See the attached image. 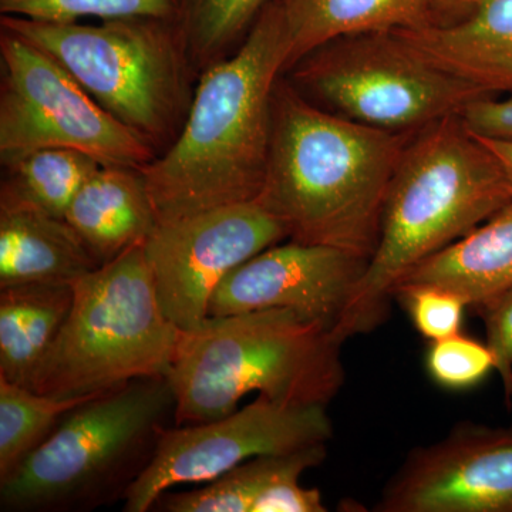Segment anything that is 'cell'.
Segmentation results:
<instances>
[{
    "mask_svg": "<svg viewBox=\"0 0 512 512\" xmlns=\"http://www.w3.org/2000/svg\"><path fill=\"white\" fill-rule=\"evenodd\" d=\"M335 330L291 309L210 316L180 332L168 379L175 426L237 412L249 393L288 406H328L345 383Z\"/></svg>",
    "mask_w": 512,
    "mask_h": 512,
    "instance_id": "obj_4",
    "label": "cell"
},
{
    "mask_svg": "<svg viewBox=\"0 0 512 512\" xmlns=\"http://www.w3.org/2000/svg\"><path fill=\"white\" fill-rule=\"evenodd\" d=\"M3 167L0 205L32 208L64 220L73 198L101 164L82 151L42 148Z\"/></svg>",
    "mask_w": 512,
    "mask_h": 512,
    "instance_id": "obj_20",
    "label": "cell"
},
{
    "mask_svg": "<svg viewBox=\"0 0 512 512\" xmlns=\"http://www.w3.org/2000/svg\"><path fill=\"white\" fill-rule=\"evenodd\" d=\"M485 339L494 355L495 370L503 382L507 403L512 402V288L478 306Z\"/></svg>",
    "mask_w": 512,
    "mask_h": 512,
    "instance_id": "obj_27",
    "label": "cell"
},
{
    "mask_svg": "<svg viewBox=\"0 0 512 512\" xmlns=\"http://www.w3.org/2000/svg\"><path fill=\"white\" fill-rule=\"evenodd\" d=\"M276 0L231 55L202 70L183 127L141 168L158 222L258 200L272 136V99L289 63Z\"/></svg>",
    "mask_w": 512,
    "mask_h": 512,
    "instance_id": "obj_1",
    "label": "cell"
},
{
    "mask_svg": "<svg viewBox=\"0 0 512 512\" xmlns=\"http://www.w3.org/2000/svg\"><path fill=\"white\" fill-rule=\"evenodd\" d=\"M64 221L99 266L144 244L158 224L141 170L104 165L77 192Z\"/></svg>",
    "mask_w": 512,
    "mask_h": 512,
    "instance_id": "obj_14",
    "label": "cell"
},
{
    "mask_svg": "<svg viewBox=\"0 0 512 512\" xmlns=\"http://www.w3.org/2000/svg\"><path fill=\"white\" fill-rule=\"evenodd\" d=\"M332 436L326 406H288L262 397L222 419L168 426L153 460L128 488L123 510H153L174 485L208 483L251 458L326 444Z\"/></svg>",
    "mask_w": 512,
    "mask_h": 512,
    "instance_id": "obj_10",
    "label": "cell"
},
{
    "mask_svg": "<svg viewBox=\"0 0 512 512\" xmlns=\"http://www.w3.org/2000/svg\"><path fill=\"white\" fill-rule=\"evenodd\" d=\"M367 261L345 249L293 239L272 245L222 279L212 293L208 315L291 309L339 335Z\"/></svg>",
    "mask_w": 512,
    "mask_h": 512,
    "instance_id": "obj_13",
    "label": "cell"
},
{
    "mask_svg": "<svg viewBox=\"0 0 512 512\" xmlns=\"http://www.w3.org/2000/svg\"><path fill=\"white\" fill-rule=\"evenodd\" d=\"M301 476H285L276 480L256 498L252 512H325L318 488L299 484Z\"/></svg>",
    "mask_w": 512,
    "mask_h": 512,
    "instance_id": "obj_29",
    "label": "cell"
},
{
    "mask_svg": "<svg viewBox=\"0 0 512 512\" xmlns=\"http://www.w3.org/2000/svg\"><path fill=\"white\" fill-rule=\"evenodd\" d=\"M174 412L167 376L133 380L80 404L0 481V510L84 512L124 500Z\"/></svg>",
    "mask_w": 512,
    "mask_h": 512,
    "instance_id": "obj_5",
    "label": "cell"
},
{
    "mask_svg": "<svg viewBox=\"0 0 512 512\" xmlns=\"http://www.w3.org/2000/svg\"><path fill=\"white\" fill-rule=\"evenodd\" d=\"M73 284L0 288V377L29 386L40 360L66 322Z\"/></svg>",
    "mask_w": 512,
    "mask_h": 512,
    "instance_id": "obj_18",
    "label": "cell"
},
{
    "mask_svg": "<svg viewBox=\"0 0 512 512\" xmlns=\"http://www.w3.org/2000/svg\"><path fill=\"white\" fill-rule=\"evenodd\" d=\"M73 289L69 316L28 389L74 399L168 376L181 330L161 311L143 244L77 279Z\"/></svg>",
    "mask_w": 512,
    "mask_h": 512,
    "instance_id": "obj_6",
    "label": "cell"
},
{
    "mask_svg": "<svg viewBox=\"0 0 512 512\" xmlns=\"http://www.w3.org/2000/svg\"><path fill=\"white\" fill-rule=\"evenodd\" d=\"M426 365L431 379L450 390L471 389L495 370L487 343L461 333L431 342Z\"/></svg>",
    "mask_w": 512,
    "mask_h": 512,
    "instance_id": "obj_25",
    "label": "cell"
},
{
    "mask_svg": "<svg viewBox=\"0 0 512 512\" xmlns=\"http://www.w3.org/2000/svg\"><path fill=\"white\" fill-rule=\"evenodd\" d=\"M394 296L403 303L417 332L430 342L461 332L468 303L456 292L433 285H400Z\"/></svg>",
    "mask_w": 512,
    "mask_h": 512,
    "instance_id": "obj_26",
    "label": "cell"
},
{
    "mask_svg": "<svg viewBox=\"0 0 512 512\" xmlns=\"http://www.w3.org/2000/svg\"><path fill=\"white\" fill-rule=\"evenodd\" d=\"M511 201L512 181L503 163L458 114L417 131L390 181L379 239L339 335L348 340L383 323L394 289L414 266Z\"/></svg>",
    "mask_w": 512,
    "mask_h": 512,
    "instance_id": "obj_3",
    "label": "cell"
},
{
    "mask_svg": "<svg viewBox=\"0 0 512 512\" xmlns=\"http://www.w3.org/2000/svg\"><path fill=\"white\" fill-rule=\"evenodd\" d=\"M289 70L291 83L308 99L396 133H417L490 94L431 60L396 30L340 37Z\"/></svg>",
    "mask_w": 512,
    "mask_h": 512,
    "instance_id": "obj_8",
    "label": "cell"
},
{
    "mask_svg": "<svg viewBox=\"0 0 512 512\" xmlns=\"http://www.w3.org/2000/svg\"><path fill=\"white\" fill-rule=\"evenodd\" d=\"M0 28L52 56L103 109L156 150L170 146L183 127L195 70L175 20L83 25L0 16Z\"/></svg>",
    "mask_w": 512,
    "mask_h": 512,
    "instance_id": "obj_7",
    "label": "cell"
},
{
    "mask_svg": "<svg viewBox=\"0 0 512 512\" xmlns=\"http://www.w3.org/2000/svg\"><path fill=\"white\" fill-rule=\"evenodd\" d=\"M326 458V444L301 448L286 454L258 456L228 473L208 481L200 490L163 494L154 504L165 512H252L256 498L276 480L302 476Z\"/></svg>",
    "mask_w": 512,
    "mask_h": 512,
    "instance_id": "obj_19",
    "label": "cell"
},
{
    "mask_svg": "<svg viewBox=\"0 0 512 512\" xmlns=\"http://www.w3.org/2000/svg\"><path fill=\"white\" fill-rule=\"evenodd\" d=\"M272 0H178L177 26L195 72L231 55Z\"/></svg>",
    "mask_w": 512,
    "mask_h": 512,
    "instance_id": "obj_22",
    "label": "cell"
},
{
    "mask_svg": "<svg viewBox=\"0 0 512 512\" xmlns=\"http://www.w3.org/2000/svg\"><path fill=\"white\" fill-rule=\"evenodd\" d=\"M466 77L485 92H511L512 90V59L494 60V62L473 63H439Z\"/></svg>",
    "mask_w": 512,
    "mask_h": 512,
    "instance_id": "obj_30",
    "label": "cell"
},
{
    "mask_svg": "<svg viewBox=\"0 0 512 512\" xmlns=\"http://www.w3.org/2000/svg\"><path fill=\"white\" fill-rule=\"evenodd\" d=\"M476 2L477 0H433L437 23L440 22V18H461Z\"/></svg>",
    "mask_w": 512,
    "mask_h": 512,
    "instance_id": "obj_31",
    "label": "cell"
},
{
    "mask_svg": "<svg viewBox=\"0 0 512 512\" xmlns=\"http://www.w3.org/2000/svg\"><path fill=\"white\" fill-rule=\"evenodd\" d=\"M478 137V136H477ZM483 140L485 146L498 157L503 163L505 170L510 175L512 181V143L511 141L491 140V138L478 137Z\"/></svg>",
    "mask_w": 512,
    "mask_h": 512,
    "instance_id": "obj_32",
    "label": "cell"
},
{
    "mask_svg": "<svg viewBox=\"0 0 512 512\" xmlns=\"http://www.w3.org/2000/svg\"><path fill=\"white\" fill-rule=\"evenodd\" d=\"M503 99L491 94L471 100L458 116L474 136L512 143V90Z\"/></svg>",
    "mask_w": 512,
    "mask_h": 512,
    "instance_id": "obj_28",
    "label": "cell"
},
{
    "mask_svg": "<svg viewBox=\"0 0 512 512\" xmlns=\"http://www.w3.org/2000/svg\"><path fill=\"white\" fill-rule=\"evenodd\" d=\"M285 238L284 224L258 201L158 222L143 251L165 318L181 332L200 328L222 279Z\"/></svg>",
    "mask_w": 512,
    "mask_h": 512,
    "instance_id": "obj_11",
    "label": "cell"
},
{
    "mask_svg": "<svg viewBox=\"0 0 512 512\" xmlns=\"http://www.w3.org/2000/svg\"><path fill=\"white\" fill-rule=\"evenodd\" d=\"M0 161L42 148H70L104 167L141 168L156 148L124 126L52 56L28 40L0 33Z\"/></svg>",
    "mask_w": 512,
    "mask_h": 512,
    "instance_id": "obj_9",
    "label": "cell"
},
{
    "mask_svg": "<svg viewBox=\"0 0 512 512\" xmlns=\"http://www.w3.org/2000/svg\"><path fill=\"white\" fill-rule=\"evenodd\" d=\"M400 285L439 286L456 292L474 308L511 289L512 201L463 238L414 266Z\"/></svg>",
    "mask_w": 512,
    "mask_h": 512,
    "instance_id": "obj_16",
    "label": "cell"
},
{
    "mask_svg": "<svg viewBox=\"0 0 512 512\" xmlns=\"http://www.w3.org/2000/svg\"><path fill=\"white\" fill-rule=\"evenodd\" d=\"M93 397L55 399L0 377V481L12 476L67 413Z\"/></svg>",
    "mask_w": 512,
    "mask_h": 512,
    "instance_id": "obj_23",
    "label": "cell"
},
{
    "mask_svg": "<svg viewBox=\"0 0 512 512\" xmlns=\"http://www.w3.org/2000/svg\"><path fill=\"white\" fill-rule=\"evenodd\" d=\"M178 0H0V16L74 23L84 18L167 19L177 22Z\"/></svg>",
    "mask_w": 512,
    "mask_h": 512,
    "instance_id": "obj_24",
    "label": "cell"
},
{
    "mask_svg": "<svg viewBox=\"0 0 512 512\" xmlns=\"http://www.w3.org/2000/svg\"><path fill=\"white\" fill-rule=\"evenodd\" d=\"M96 268V259L63 218L0 205V288L74 284Z\"/></svg>",
    "mask_w": 512,
    "mask_h": 512,
    "instance_id": "obj_15",
    "label": "cell"
},
{
    "mask_svg": "<svg viewBox=\"0 0 512 512\" xmlns=\"http://www.w3.org/2000/svg\"><path fill=\"white\" fill-rule=\"evenodd\" d=\"M380 512H512V427L461 424L407 456Z\"/></svg>",
    "mask_w": 512,
    "mask_h": 512,
    "instance_id": "obj_12",
    "label": "cell"
},
{
    "mask_svg": "<svg viewBox=\"0 0 512 512\" xmlns=\"http://www.w3.org/2000/svg\"><path fill=\"white\" fill-rule=\"evenodd\" d=\"M410 136L322 109L279 79L268 167L256 201L284 224L293 241L369 259Z\"/></svg>",
    "mask_w": 512,
    "mask_h": 512,
    "instance_id": "obj_2",
    "label": "cell"
},
{
    "mask_svg": "<svg viewBox=\"0 0 512 512\" xmlns=\"http://www.w3.org/2000/svg\"><path fill=\"white\" fill-rule=\"evenodd\" d=\"M396 32L437 63L512 59V0H477L454 22Z\"/></svg>",
    "mask_w": 512,
    "mask_h": 512,
    "instance_id": "obj_21",
    "label": "cell"
},
{
    "mask_svg": "<svg viewBox=\"0 0 512 512\" xmlns=\"http://www.w3.org/2000/svg\"><path fill=\"white\" fill-rule=\"evenodd\" d=\"M289 39V69L318 47L360 33L436 25L433 0H276Z\"/></svg>",
    "mask_w": 512,
    "mask_h": 512,
    "instance_id": "obj_17",
    "label": "cell"
}]
</instances>
